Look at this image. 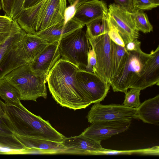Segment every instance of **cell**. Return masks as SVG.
I'll return each mask as SVG.
<instances>
[{
    "label": "cell",
    "instance_id": "cell-1",
    "mask_svg": "<svg viewBox=\"0 0 159 159\" xmlns=\"http://www.w3.org/2000/svg\"><path fill=\"white\" fill-rule=\"evenodd\" d=\"M79 69L61 58L46 78L49 92L54 100L61 106L74 110L85 108L92 104L76 86L75 75Z\"/></svg>",
    "mask_w": 159,
    "mask_h": 159
},
{
    "label": "cell",
    "instance_id": "cell-2",
    "mask_svg": "<svg viewBox=\"0 0 159 159\" xmlns=\"http://www.w3.org/2000/svg\"><path fill=\"white\" fill-rule=\"evenodd\" d=\"M4 116L12 132L26 137L62 142L66 138L55 129L48 121L36 115L21 103H5Z\"/></svg>",
    "mask_w": 159,
    "mask_h": 159
},
{
    "label": "cell",
    "instance_id": "cell-3",
    "mask_svg": "<svg viewBox=\"0 0 159 159\" xmlns=\"http://www.w3.org/2000/svg\"><path fill=\"white\" fill-rule=\"evenodd\" d=\"M67 0H39L22 10L16 20L26 33L35 34L64 20Z\"/></svg>",
    "mask_w": 159,
    "mask_h": 159
},
{
    "label": "cell",
    "instance_id": "cell-4",
    "mask_svg": "<svg viewBox=\"0 0 159 159\" xmlns=\"http://www.w3.org/2000/svg\"><path fill=\"white\" fill-rule=\"evenodd\" d=\"M3 78L18 90L20 100L36 102L39 98H47L46 78L35 75L28 63L14 69Z\"/></svg>",
    "mask_w": 159,
    "mask_h": 159
},
{
    "label": "cell",
    "instance_id": "cell-5",
    "mask_svg": "<svg viewBox=\"0 0 159 159\" xmlns=\"http://www.w3.org/2000/svg\"><path fill=\"white\" fill-rule=\"evenodd\" d=\"M83 28L78 29L59 40V48L61 58L85 70L88 63L90 47Z\"/></svg>",
    "mask_w": 159,
    "mask_h": 159
},
{
    "label": "cell",
    "instance_id": "cell-6",
    "mask_svg": "<svg viewBox=\"0 0 159 159\" xmlns=\"http://www.w3.org/2000/svg\"><path fill=\"white\" fill-rule=\"evenodd\" d=\"M150 56V53L143 52L141 48L128 52L123 67L110 81L113 91L125 93L131 88L139 78Z\"/></svg>",
    "mask_w": 159,
    "mask_h": 159
},
{
    "label": "cell",
    "instance_id": "cell-7",
    "mask_svg": "<svg viewBox=\"0 0 159 159\" xmlns=\"http://www.w3.org/2000/svg\"><path fill=\"white\" fill-rule=\"evenodd\" d=\"M26 33L22 30L0 46V80L14 69L29 63L22 44Z\"/></svg>",
    "mask_w": 159,
    "mask_h": 159
},
{
    "label": "cell",
    "instance_id": "cell-8",
    "mask_svg": "<svg viewBox=\"0 0 159 159\" xmlns=\"http://www.w3.org/2000/svg\"><path fill=\"white\" fill-rule=\"evenodd\" d=\"M108 25L98 36L89 39L95 53L96 66L94 73L110 83L111 76L112 44L108 34Z\"/></svg>",
    "mask_w": 159,
    "mask_h": 159
},
{
    "label": "cell",
    "instance_id": "cell-9",
    "mask_svg": "<svg viewBox=\"0 0 159 159\" xmlns=\"http://www.w3.org/2000/svg\"><path fill=\"white\" fill-rule=\"evenodd\" d=\"M75 83L77 87L92 103L103 101L110 89V83L93 72L79 69Z\"/></svg>",
    "mask_w": 159,
    "mask_h": 159
},
{
    "label": "cell",
    "instance_id": "cell-10",
    "mask_svg": "<svg viewBox=\"0 0 159 159\" xmlns=\"http://www.w3.org/2000/svg\"><path fill=\"white\" fill-rule=\"evenodd\" d=\"M107 18L109 23L117 29L125 44L139 38L133 13L116 3L111 4L108 8Z\"/></svg>",
    "mask_w": 159,
    "mask_h": 159
},
{
    "label": "cell",
    "instance_id": "cell-11",
    "mask_svg": "<svg viewBox=\"0 0 159 159\" xmlns=\"http://www.w3.org/2000/svg\"><path fill=\"white\" fill-rule=\"evenodd\" d=\"M136 112V108L115 104L103 105L98 102L92 106L87 118L90 123L102 121L132 120L135 118Z\"/></svg>",
    "mask_w": 159,
    "mask_h": 159
},
{
    "label": "cell",
    "instance_id": "cell-12",
    "mask_svg": "<svg viewBox=\"0 0 159 159\" xmlns=\"http://www.w3.org/2000/svg\"><path fill=\"white\" fill-rule=\"evenodd\" d=\"M132 120L95 122L81 134L100 142L126 130Z\"/></svg>",
    "mask_w": 159,
    "mask_h": 159
},
{
    "label": "cell",
    "instance_id": "cell-13",
    "mask_svg": "<svg viewBox=\"0 0 159 159\" xmlns=\"http://www.w3.org/2000/svg\"><path fill=\"white\" fill-rule=\"evenodd\" d=\"M59 40L49 44L28 64L36 75L46 78L50 70L61 58L59 48Z\"/></svg>",
    "mask_w": 159,
    "mask_h": 159
},
{
    "label": "cell",
    "instance_id": "cell-14",
    "mask_svg": "<svg viewBox=\"0 0 159 159\" xmlns=\"http://www.w3.org/2000/svg\"><path fill=\"white\" fill-rule=\"evenodd\" d=\"M101 142L81 134L77 136L66 137L62 142L66 148L63 154L96 155L103 148Z\"/></svg>",
    "mask_w": 159,
    "mask_h": 159
},
{
    "label": "cell",
    "instance_id": "cell-15",
    "mask_svg": "<svg viewBox=\"0 0 159 159\" xmlns=\"http://www.w3.org/2000/svg\"><path fill=\"white\" fill-rule=\"evenodd\" d=\"M107 13L108 8L104 1L92 0L78 6L72 19L85 26L97 19L107 16Z\"/></svg>",
    "mask_w": 159,
    "mask_h": 159
},
{
    "label": "cell",
    "instance_id": "cell-16",
    "mask_svg": "<svg viewBox=\"0 0 159 159\" xmlns=\"http://www.w3.org/2000/svg\"><path fill=\"white\" fill-rule=\"evenodd\" d=\"M150 53L139 78L131 88L142 90L154 85H159V45Z\"/></svg>",
    "mask_w": 159,
    "mask_h": 159
},
{
    "label": "cell",
    "instance_id": "cell-17",
    "mask_svg": "<svg viewBox=\"0 0 159 159\" xmlns=\"http://www.w3.org/2000/svg\"><path fill=\"white\" fill-rule=\"evenodd\" d=\"M13 133L16 139L26 148L35 150L39 154H63L66 148L62 142L24 136Z\"/></svg>",
    "mask_w": 159,
    "mask_h": 159
},
{
    "label": "cell",
    "instance_id": "cell-18",
    "mask_svg": "<svg viewBox=\"0 0 159 159\" xmlns=\"http://www.w3.org/2000/svg\"><path fill=\"white\" fill-rule=\"evenodd\" d=\"M84 26L72 19L66 24L64 20L35 34L49 43H51L59 40L75 31L83 28Z\"/></svg>",
    "mask_w": 159,
    "mask_h": 159
},
{
    "label": "cell",
    "instance_id": "cell-19",
    "mask_svg": "<svg viewBox=\"0 0 159 159\" xmlns=\"http://www.w3.org/2000/svg\"><path fill=\"white\" fill-rule=\"evenodd\" d=\"M0 147L20 152L23 154H34L35 153L34 150L26 148L16 139L8 125L4 115L0 116Z\"/></svg>",
    "mask_w": 159,
    "mask_h": 159
},
{
    "label": "cell",
    "instance_id": "cell-20",
    "mask_svg": "<svg viewBox=\"0 0 159 159\" xmlns=\"http://www.w3.org/2000/svg\"><path fill=\"white\" fill-rule=\"evenodd\" d=\"M136 108L135 118L143 122L159 125V95L146 100Z\"/></svg>",
    "mask_w": 159,
    "mask_h": 159
},
{
    "label": "cell",
    "instance_id": "cell-21",
    "mask_svg": "<svg viewBox=\"0 0 159 159\" xmlns=\"http://www.w3.org/2000/svg\"><path fill=\"white\" fill-rule=\"evenodd\" d=\"M35 34L26 33L22 40L24 54L29 63L49 43Z\"/></svg>",
    "mask_w": 159,
    "mask_h": 159
},
{
    "label": "cell",
    "instance_id": "cell-22",
    "mask_svg": "<svg viewBox=\"0 0 159 159\" xmlns=\"http://www.w3.org/2000/svg\"><path fill=\"white\" fill-rule=\"evenodd\" d=\"M111 44V70L110 81L118 75L123 67L128 54V52L125 47L117 45L112 41Z\"/></svg>",
    "mask_w": 159,
    "mask_h": 159
},
{
    "label": "cell",
    "instance_id": "cell-23",
    "mask_svg": "<svg viewBox=\"0 0 159 159\" xmlns=\"http://www.w3.org/2000/svg\"><path fill=\"white\" fill-rule=\"evenodd\" d=\"M0 97L8 105L21 103L20 94L18 90L3 78L0 80Z\"/></svg>",
    "mask_w": 159,
    "mask_h": 159
},
{
    "label": "cell",
    "instance_id": "cell-24",
    "mask_svg": "<svg viewBox=\"0 0 159 159\" xmlns=\"http://www.w3.org/2000/svg\"><path fill=\"white\" fill-rule=\"evenodd\" d=\"M22 30L16 20L8 16L0 19V43H4L9 38Z\"/></svg>",
    "mask_w": 159,
    "mask_h": 159
},
{
    "label": "cell",
    "instance_id": "cell-25",
    "mask_svg": "<svg viewBox=\"0 0 159 159\" xmlns=\"http://www.w3.org/2000/svg\"><path fill=\"white\" fill-rule=\"evenodd\" d=\"M159 146L142 149L131 150H114L102 148L98 153V155H118L139 154L142 155H159Z\"/></svg>",
    "mask_w": 159,
    "mask_h": 159
},
{
    "label": "cell",
    "instance_id": "cell-26",
    "mask_svg": "<svg viewBox=\"0 0 159 159\" xmlns=\"http://www.w3.org/2000/svg\"><path fill=\"white\" fill-rule=\"evenodd\" d=\"M133 13L135 25L139 31L146 34L153 31V26L146 13L142 11H137Z\"/></svg>",
    "mask_w": 159,
    "mask_h": 159
},
{
    "label": "cell",
    "instance_id": "cell-27",
    "mask_svg": "<svg viewBox=\"0 0 159 159\" xmlns=\"http://www.w3.org/2000/svg\"><path fill=\"white\" fill-rule=\"evenodd\" d=\"M141 90L137 89L131 88L129 91L125 92L123 105L128 107H138L140 104L139 96Z\"/></svg>",
    "mask_w": 159,
    "mask_h": 159
},
{
    "label": "cell",
    "instance_id": "cell-28",
    "mask_svg": "<svg viewBox=\"0 0 159 159\" xmlns=\"http://www.w3.org/2000/svg\"><path fill=\"white\" fill-rule=\"evenodd\" d=\"M103 18L97 19L86 25L85 33L88 40L95 38L101 34Z\"/></svg>",
    "mask_w": 159,
    "mask_h": 159
},
{
    "label": "cell",
    "instance_id": "cell-29",
    "mask_svg": "<svg viewBox=\"0 0 159 159\" xmlns=\"http://www.w3.org/2000/svg\"><path fill=\"white\" fill-rule=\"evenodd\" d=\"M133 12L137 11L151 10L159 5L153 0H133Z\"/></svg>",
    "mask_w": 159,
    "mask_h": 159
},
{
    "label": "cell",
    "instance_id": "cell-30",
    "mask_svg": "<svg viewBox=\"0 0 159 159\" xmlns=\"http://www.w3.org/2000/svg\"><path fill=\"white\" fill-rule=\"evenodd\" d=\"M109 30L108 32V34L111 40L116 44L124 47L125 46L124 42L117 29L109 23Z\"/></svg>",
    "mask_w": 159,
    "mask_h": 159
},
{
    "label": "cell",
    "instance_id": "cell-31",
    "mask_svg": "<svg viewBox=\"0 0 159 159\" xmlns=\"http://www.w3.org/2000/svg\"><path fill=\"white\" fill-rule=\"evenodd\" d=\"M25 0H14L12 5L10 17L13 20L16 19L23 10Z\"/></svg>",
    "mask_w": 159,
    "mask_h": 159
},
{
    "label": "cell",
    "instance_id": "cell-32",
    "mask_svg": "<svg viewBox=\"0 0 159 159\" xmlns=\"http://www.w3.org/2000/svg\"><path fill=\"white\" fill-rule=\"evenodd\" d=\"M96 66V60L94 52L91 48L89 52L88 63L85 70L91 72L94 71Z\"/></svg>",
    "mask_w": 159,
    "mask_h": 159
},
{
    "label": "cell",
    "instance_id": "cell-33",
    "mask_svg": "<svg viewBox=\"0 0 159 159\" xmlns=\"http://www.w3.org/2000/svg\"><path fill=\"white\" fill-rule=\"evenodd\" d=\"M14 0H0L2 10L6 15L10 17L12 5Z\"/></svg>",
    "mask_w": 159,
    "mask_h": 159
},
{
    "label": "cell",
    "instance_id": "cell-34",
    "mask_svg": "<svg viewBox=\"0 0 159 159\" xmlns=\"http://www.w3.org/2000/svg\"><path fill=\"white\" fill-rule=\"evenodd\" d=\"M116 4L120 6L127 11L133 12V0H114Z\"/></svg>",
    "mask_w": 159,
    "mask_h": 159
},
{
    "label": "cell",
    "instance_id": "cell-35",
    "mask_svg": "<svg viewBox=\"0 0 159 159\" xmlns=\"http://www.w3.org/2000/svg\"><path fill=\"white\" fill-rule=\"evenodd\" d=\"M141 42L138 39L129 42L125 44V48L127 52L136 51L141 48Z\"/></svg>",
    "mask_w": 159,
    "mask_h": 159
},
{
    "label": "cell",
    "instance_id": "cell-36",
    "mask_svg": "<svg viewBox=\"0 0 159 159\" xmlns=\"http://www.w3.org/2000/svg\"><path fill=\"white\" fill-rule=\"evenodd\" d=\"M76 9V7L70 5L66 7L64 13V21L65 24L73 18Z\"/></svg>",
    "mask_w": 159,
    "mask_h": 159
},
{
    "label": "cell",
    "instance_id": "cell-37",
    "mask_svg": "<svg viewBox=\"0 0 159 159\" xmlns=\"http://www.w3.org/2000/svg\"><path fill=\"white\" fill-rule=\"evenodd\" d=\"M39 1V0H25L22 10L33 6L36 4Z\"/></svg>",
    "mask_w": 159,
    "mask_h": 159
},
{
    "label": "cell",
    "instance_id": "cell-38",
    "mask_svg": "<svg viewBox=\"0 0 159 159\" xmlns=\"http://www.w3.org/2000/svg\"><path fill=\"white\" fill-rule=\"evenodd\" d=\"M92 0H67L70 6H73L76 8L78 6L86 2Z\"/></svg>",
    "mask_w": 159,
    "mask_h": 159
},
{
    "label": "cell",
    "instance_id": "cell-39",
    "mask_svg": "<svg viewBox=\"0 0 159 159\" xmlns=\"http://www.w3.org/2000/svg\"><path fill=\"white\" fill-rule=\"evenodd\" d=\"M5 103L3 102L0 99V116L4 115V107Z\"/></svg>",
    "mask_w": 159,
    "mask_h": 159
},
{
    "label": "cell",
    "instance_id": "cell-40",
    "mask_svg": "<svg viewBox=\"0 0 159 159\" xmlns=\"http://www.w3.org/2000/svg\"><path fill=\"white\" fill-rule=\"evenodd\" d=\"M8 16L5 15L4 16L0 15V19H3L7 17Z\"/></svg>",
    "mask_w": 159,
    "mask_h": 159
},
{
    "label": "cell",
    "instance_id": "cell-41",
    "mask_svg": "<svg viewBox=\"0 0 159 159\" xmlns=\"http://www.w3.org/2000/svg\"><path fill=\"white\" fill-rule=\"evenodd\" d=\"M156 3L159 4V0H153Z\"/></svg>",
    "mask_w": 159,
    "mask_h": 159
},
{
    "label": "cell",
    "instance_id": "cell-42",
    "mask_svg": "<svg viewBox=\"0 0 159 159\" xmlns=\"http://www.w3.org/2000/svg\"><path fill=\"white\" fill-rule=\"evenodd\" d=\"M2 9V6H1V2L0 1V11Z\"/></svg>",
    "mask_w": 159,
    "mask_h": 159
},
{
    "label": "cell",
    "instance_id": "cell-43",
    "mask_svg": "<svg viewBox=\"0 0 159 159\" xmlns=\"http://www.w3.org/2000/svg\"><path fill=\"white\" fill-rule=\"evenodd\" d=\"M1 44H1L0 43V46L1 45Z\"/></svg>",
    "mask_w": 159,
    "mask_h": 159
},
{
    "label": "cell",
    "instance_id": "cell-44",
    "mask_svg": "<svg viewBox=\"0 0 159 159\" xmlns=\"http://www.w3.org/2000/svg\"></svg>",
    "mask_w": 159,
    "mask_h": 159
}]
</instances>
